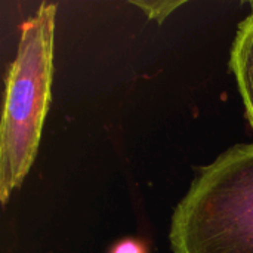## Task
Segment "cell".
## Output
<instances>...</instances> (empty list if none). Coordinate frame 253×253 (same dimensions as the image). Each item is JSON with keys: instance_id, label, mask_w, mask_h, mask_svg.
Instances as JSON below:
<instances>
[{"instance_id": "1", "label": "cell", "mask_w": 253, "mask_h": 253, "mask_svg": "<svg viewBox=\"0 0 253 253\" xmlns=\"http://www.w3.org/2000/svg\"><path fill=\"white\" fill-rule=\"evenodd\" d=\"M173 253H253V142L203 168L170 224Z\"/></svg>"}, {"instance_id": "2", "label": "cell", "mask_w": 253, "mask_h": 253, "mask_svg": "<svg viewBox=\"0 0 253 253\" xmlns=\"http://www.w3.org/2000/svg\"><path fill=\"white\" fill-rule=\"evenodd\" d=\"M55 13V4L42 3L21 25L16 56L7 73L0 127L1 205L22 184L39 150L50 99Z\"/></svg>"}, {"instance_id": "3", "label": "cell", "mask_w": 253, "mask_h": 253, "mask_svg": "<svg viewBox=\"0 0 253 253\" xmlns=\"http://www.w3.org/2000/svg\"><path fill=\"white\" fill-rule=\"evenodd\" d=\"M230 64L245 102L248 120L253 127V9L239 25Z\"/></svg>"}, {"instance_id": "4", "label": "cell", "mask_w": 253, "mask_h": 253, "mask_svg": "<svg viewBox=\"0 0 253 253\" xmlns=\"http://www.w3.org/2000/svg\"><path fill=\"white\" fill-rule=\"evenodd\" d=\"M132 4L142 9L150 19H156L157 22H163L172 12H175L178 7L185 4L184 0L175 1V0H132Z\"/></svg>"}, {"instance_id": "5", "label": "cell", "mask_w": 253, "mask_h": 253, "mask_svg": "<svg viewBox=\"0 0 253 253\" xmlns=\"http://www.w3.org/2000/svg\"><path fill=\"white\" fill-rule=\"evenodd\" d=\"M111 253H145V249L135 240H125L117 243Z\"/></svg>"}]
</instances>
